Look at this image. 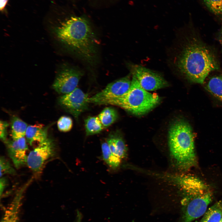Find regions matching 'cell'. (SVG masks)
I'll list each match as a JSON object with an SVG mask.
<instances>
[{
	"instance_id": "obj_1",
	"label": "cell",
	"mask_w": 222,
	"mask_h": 222,
	"mask_svg": "<svg viewBox=\"0 0 222 222\" xmlns=\"http://www.w3.org/2000/svg\"><path fill=\"white\" fill-rule=\"evenodd\" d=\"M181 49L175 56L174 65L190 81L203 84L211 72L218 69L211 51L199 42L190 41Z\"/></svg>"
},
{
	"instance_id": "obj_2",
	"label": "cell",
	"mask_w": 222,
	"mask_h": 222,
	"mask_svg": "<svg viewBox=\"0 0 222 222\" xmlns=\"http://www.w3.org/2000/svg\"><path fill=\"white\" fill-rule=\"evenodd\" d=\"M166 179L177 185L184 194L183 222H191L204 214L213 198L207 184L191 175L167 174Z\"/></svg>"
},
{
	"instance_id": "obj_3",
	"label": "cell",
	"mask_w": 222,
	"mask_h": 222,
	"mask_svg": "<svg viewBox=\"0 0 222 222\" xmlns=\"http://www.w3.org/2000/svg\"><path fill=\"white\" fill-rule=\"evenodd\" d=\"M57 37L68 48L86 60L96 57L97 40L88 21L72 17L54 30Z\"/></svg>"
},
{
	"instance_id": "obj_4",
	"label": "cell",
	"mask_w": 222,
	"mask_h": 222,
	"mask_svg": "<svg viewBox=\"0 0 222 222\" xmlns=\"http://www.w3.org/2000/svg\"><path fill=\"white\" fill-rule=\"evenodd\" d=\"M168 144L171 155L180 169L187 170L196 165L194 135L187 122L180 120L171 125Z\"/></svg>"
},
{
	"instance_id": "obj_5",
	"label": "cell",
	"mask_w": 222,
	"mask_h": 222,
	"mask_svg": "<svg viewBox=\"0 0 222 222\" xmlns=\"http://www.w3.org/2000/svg\"><path fill=\"white\" fill-rule=\"evenodd\" d=\"M159 96L145 90L132 75L130 87L124 95L109 101L107 105H116L135 115L148 113L159 103Z\"/></svg>"
},
{
	"instance_id": "obj_6",
	"label": "cell",
	"mask_w": 222,
	"mask_h": 222,
	"mask_svg": "<svg viewBox=\"0 0 222 222\" xmlns=\"http://www.w3.org/2000/svg\"><path fill=\"white\" fill-rule=\"evenodd\" d=\"M130 75V74L108 84L101 91L90 97V103L107 105L110 101L124 95L131 85Z\"/></svg>"
},
{
	"instance_id": "obj_7",
	"label": "cell",
	"mask_w": 222,
	"mask_h": 222,
	"mask_svg": "<svg viewBox=\"0 0 222 222\" xmlns=\"http://www.w3.org/2000/svg\"><path fill=\"white\" fill-rule=\"evenodd\" d=\"M55 152L54 143L47 138L30 152L27 157V164L36 176L41 173L45 163L54 155Z\"/></svg>"
},
{
	"instance_id": "obj_8",
	"label": "cell",
	"mask_w": 222,
	"mask_h": 222,
	"mask_svg": "<svg viewBox=\"0 0 222 222\" xmlns=\"http://www.w3.org/2000/svg\"><path fill=\"white\" fill-rule=\"evenodd\" d=\"M131 74L134 76L142 87L147 91H154L168 86V82L159 74L142 66L132 64Z\"/></svg>"
},
{
	"instance_id": "obj_9",
	"label": "cell",
	"mask_w": 222,
	"mask_h": 222,
	"mask_svg": "<svg viewBox=\"0 0 222 222\" xmlns=\"http://www.w3.org/2000/svg\"><path fill=\"white\" fill-rule=\"evenodd\" d=\"M87 94L78 88L72 92L60 97V105L78 120L80 115L86 110L90 103Z\"/></svg>"
},
{
	"instance_id": "obj_10",
	"label": "cell",
	"mask_w": 222,
	"mask_h": 222,
	"mask_svg": "<svg viewBox=\"0 0 222 222\" xmlns=\"http://www.w3.org/2000/svg\"><path fill=\"white\" fill-rule=\"evenodd\" d=\"M81 71L71 67H64L57 74L52 87L58 93H68L77 88L82 76Z\"/></svg>"
},
{
	"instance_id": "obj_11",
	"label": "cell",
	"mask_w": 222,
	"mask_h": 222,
	"mask_svg": "<svg viewBox=\"0 0 222 222\" xmlns=\"http://www.w3.org/2000/svg\"><path fill=\"white\" fill-rule=\"evenodd\" d=\"M5 143L8 154L17 168L27 163L28 149L25 138L23 137L16 140H7Z\"/></svg>"
},
{
	"instance_id": "obj_12",
	"label": "cell",
	"mask_w": 222,
	"mask_h": 222,
	"mask_svg": "<svg viewBox=\"0 0 222 222\" xmlns=\"http://www.w3.org/2000/svg\"><path fill=\"white\" fill-rule=\"evenodd\" d=\"M28 183L18 191L11 203L5 210L1 222H18L23 192L28 185Z\"/></svg>"
},
{
	"instance_id": "obj_13",
	"label": "cell",
	"mask_w": 222,
	"mask_h": 222,
	"mask_svg": "<svg viewBox=\"0 0 222 222\" xmlns=\"http://www.w3.org/2000/svg\"><path fill=\"white\" fill-rule=\"evenodd\" d=\"M106 141L113 154L121 160L126 157L127 148L122 136L118 131L111 133Z\"/></svg>"
},
{
	"instance_id": "obj_14",
	"label": "cell",
	"mask_w": 222,
	"mask_h": 222,
	"mask_svg": "<svg viewBox=\"0 0 222 222\" xmlns=\"http://www.w3.org/2000/svg\"><path fill=\"white\" fill-rule=\"evenodd\" d=\"M47 129L39 124L28 126L25 135L27 142L31 146L34 142H43L47 138Z\"/></svg>"
},
{
	"instance_id": "obj_15",
	"label": "cell",
	"mask_w": 222,
	"mask_h": 222,
	"mask_svg": "<svg viewBox=\"0 0 222 222\" xmlns=\"http://www.w3.org/2000/svg\"><path fill=\"white\" fill-rule=\"evenodd\" d=\"M101 148L102 158L107 165L112 170L118 169L122 160L112 153L106 141L102 142Z\"/></svg>"
},
{
	"instance_id": "obj_16",
	"label": "cell",
	"mask_w": 222,
	"mask_h": 222,
	"mask_svg": "<svg viewBox=\"0 0 222 222\" xmlns=\"http://www.w3.org/2000/svg\"><path fill=\"white\" fill-rule=\"evenodd\" d=\"M222 217V201L216 202L206 211L200 222H220Z\"/></svg>"
},
{
	"instance_id": "obj_17",
	"label": "cell",
	"mask_w": 222,
	"mask_h": 222,
	"mask_svg": "<svg viewBox=\"0 0 222 222\" xmlns=\"http://www.w3.org/2000/svg\"><path fill=\"white\" fill-rule=\"evenodd\" d=\"M25 122L18 117L13 116L11 120V136L13 140H16L25 136L28 127Z\"/></svg>"
},
{
	"instance_id": "obj_18",
	"label": "cell",
	"mask_w": 222,
	"mask_h": 222,
	"mask_svg": "<svg viewBox=\"0 0 222 222\" xmlns=\"http://www.w3.org/2000/svg\"><path fill=\"white\" fill-rule=\"evenodd\" d=\"M84 127L87 136L98 134L104 127L98 117L89 116L84 120Z\"/></svg>"
},
{
	"instance_id": "obj_19",
	"label": "cell",
	"mask_w": 222,
	"mask_h": 222,
	"mask_svg": "<svg viewBox=\"0 0 222 222\" xmlns=\"http://www.w3.org/2000/svg\"><path fill=\"white\" fill-rule=\"evenodd\" d=\"M118 114L115 109L112 107L104 108L98 115L104 128L108 127L114 123L118 118Z\"/></svg>"
},
{
	"instance_id": "obj_20",
	"label": "cell",
	"mask_w": 222,
	"mask_h": 222,
	"mask_svg": "<svg viewBox=\"0 0 222 222\" xmlns=\"http://www.w3.org/2000/svg\"><path fill=\"white\" fill-rule=\"evenodd\" d=\"M206 88L213 96L222 101V76L212 77L207 84Z\"/></svg>"
},
{
	"instance_id": "obj_21",
	"label": "cell",
	"mask_w": 222,
	"mask_h": 222,
	"mask_svg": "<svg viewBox=\"0 0 222 222\" xmlns=\"http://www.w3.org/2000/svg\"><path fill=\"white\" fill-rule=\"evenodd\" d=\"M59 130L62 132H68L70 131L73 126L72 118L67 116H63L58 119L57 123Z\"/></svg>"
},
{
	"instance_id": "obj_22",
	"label": "cell",
	"mask_w": 222,
	"mask_h": 222,
	"mask_svg": "<svg viewBox=\"0 0 222 222\" xmlns=\"http://www.w3.org/2000/svg\"><path fill=\"white\" fill-rule=\"evenodd\" d=\"M206 5L213 14L222 15V0H203Z\"/></svg>"
},
{
	"instance_id": "obj_23",
	"label": "cell",
	"mask_w": 222,
	"mask_h": 222,
	"mask_svg": "<svg viewBox=\"0 0 222 222\" xmlns=\"http://www.w3.org/2000/svg\"><path fill=\"white\" fill-rule=\"evenodd\" d=\"M0 178L6 174L14 175L16 171L9 162L3 156L0 158Z\"/></svg>"
},
{
	"instance_id": "obj_24",
	"label": "cell",
	"mask_w": 222,
	"mask_h": 222,
	"mask_svg": "<svg viewBox=\"0 0 222 222\" xmlns=\"http://www.w3.org/2000/svg\"><path fill=\"white\" fill-rule=\"evenodd\" d=\"M9 124L6 121H1L0 122V138L4 142L7 140V129Z\"/></svg>"
},
{
	"instance_id": "obj_25",
	"label": "cell",
	"mask_w": 222,
	"mask_h": 222,
	"mask_svg": "<svg viewBox=\"0 0 222 222\" xmlns=\"http://www.w3.org/2000/svg\"><path fill=\"white\" fill-rule=\"evenodd\" d=\"M7 180L4 177H1L0 181V192L1 197L6 185Z\"/></svg>"
},
{
	"instance_id": "obj_26",
	"label": "cell",
	"mask_w": 222,
	"mask_h": 222,
	"mask_svg": "<svg viewBox=\"0 0 222 222\" xmlns=\"http://www.w3.org/2000/svg\"><path fill=\"white\" fill-rule=\"evenodd\" d=\"M82 218V215L79 211L77 210L76 215L75 222H81Z\"/></svg>"
},
{
	"instance_id": "obj_27",
	"label": "cell",
	"mask_w": 222,
	"mask_h": 222,
	"mask_svg": "<svg viewBox=\"0 0 222 222\" xmlns=\"http://www.w3.org/2000/svg\"><path fill=\"white\" fill-rule=\"evenodd\" d=\"M8 1V0H0V10H2L4 9Z\"/></svg>"
},
{
	"instance_id": "obj_28",
	"label": "cell",
	"mask_w": 222,
	"mask_h": 222,
	"mask_svg": "<svg viewBox=\"0 0 222 222\" xmlns=\"http://www.w3.org/2000/svg\"><path fill=\"white\" fill-rule=\"evenodd\" d=\"M220 222H222V218H221V220H220Z\"/></svg>"
}]
</instances>
